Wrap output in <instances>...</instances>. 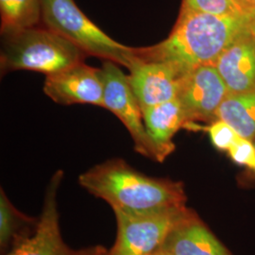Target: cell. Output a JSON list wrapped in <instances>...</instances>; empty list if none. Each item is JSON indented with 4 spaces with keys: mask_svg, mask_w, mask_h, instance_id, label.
Returning a JSON list of instances; mask_svg holds the SVG:
<instances>
[{
    "mask_svg": "<svg viewBox=\"0 0 255 255\" xmlns=\"http://www.w3.org/2000/svg\"><path fill=\"white\" fill-rule=\"evenodd\" d=\"M255 12L216 15L181 8L169 36L154 46L135 48L139 59L162 61L185 74L201 65H215L222 52L252 30Z\"/></svg>",
    "mask_w": 255,
    "mask_h": 255,
    "instance_id": "1",
    "label": "cell"
},
{
    "mask_svg": "<svg viewBox=\"0 0 255 255\" xmlns=\"http://www.w3.org/2000/svg\"><path fill=\"white\" fill-rule=\"evenodd\" d=\"M79 183L114 211L144 214L186 205L181 182L149 177L115 158L93 166L79 177Z\"/></svg>",
    "mask_w": 255,
    "mask_h": 255,
    "instance_id": "2",
    "label": "cell"
},
{
    "mask_svg": "<svg viewBox=\"0 0 255 255\" xmlns=\"http://www.w3.org/2000/svg\"><path fill=\"white\" fill-rule=\"evenodd\" d=\"M3 36L2 74L30 70L47 76L83 63L86 56L78 46L46 27H30Z\"/></svg>",
    "mask_w": 255,
    "mask_h": 255,
    "instance_id": "3",
    "label": "cell"
},
{
    "mask_svg": "<svg viewBox=\"0 0 255 255\" xmlns=\"http://www.w3.org/2000/svg\"><path fill=\"white\" fill-rule=\"evenodd\" d=\"M42 21L47 28L67 39L86 55L112 61L128 68L134 48L112 39L94 24L74 0H41Z\"/></svg>",
    "mask_w": 255,
    "mask_h": 255,
    "instance_id": "4",
    "label": "cell"
},
{
    "mask_svg": "<svg viewBox=\"0 0 255 255\" xmlns=\"http://www.w3.org/2000/svg\"><path fill=\"white\" fill-rule=\"evenodd\" d=\"M118 236L110 255H151L160 251L165 240L194 211L185 206L144 214L114 211Z\"/></svg>",
    "mask_w": 255,
    "mask_h": 255,
    "instance_id": "5",
    "label": "cell"
},
{
    "mask_svg": "<svg viewBox=\"0 0 255 255\" xmlns=\"http://www.w3.org/2000/svg\"><path fill=\"white\" fill-rule=\"evenodd\" d=\"M112 61H105L101 71L104 81V108L111 111L127 128L132 138L134 149L159 163L154 144L146 131L143 112L131 89L128 76Z\"/></svg>",
    "mask_w": 255,
    "mask_h": 255,
    "instance_id": "6",
    "label": "cell"
},
{
    "mask_svg": "<svg viewBox=\"0 0 255 255\" xmlns=\"http://www.w3.org/2000/svg\"><path fill=\"white\" fill-rule=\"evenodd\" d=\"M226 84L215 65H201L183 74L177 99L189 122H213L228 96Z\"/></svg>",
    "mask_w": 255,
    "mask_h": 255,
    "instance_id": "7",
    "label": "cell"
},
{
    "mask_svg": "<svg viewBox=\"0 0 255 255\" xmlns=\"http://www.w3.org/2000/svg\"><path fill=\"white\" fill-rule=\"evenodd\" d=\"M128 69V81L143 114L151 107L177 98L183 74L173 64L142 60L135 55Z\"/></svg>",
    "mask_w": 255,
    "mask_h": 255,
    "instance_id": "8",
    "label": "cell"
},
{
    "mask_svg": "<svg viewBox=\"0 0 255 255\" xmlns=\"http://www.w3.org/2000/svg\"><path fill=\"white\" fill-rule=\"evenodd\" d=\"M44 92L59 104H91L104 108V81L101 68L92 67L84 62L58 73L47 75Z\"/></svg>",
    "mask_w": 255,
    "mask_h": 255,
    "instance_id": "9",
    "label": "cell"
},
{
    "mask_svg": "<svg viewBox=\"0 0 255 255\" xmlns=\"http://www.w3.org/2000/svg\"><path fill=\"white\" fill-rule=\"evenodd\" d=\"M64 172L59 170L46 189L44 206L34 233L19 241L8 255H68L69 250L61 236L57 194Z\"/></svg>",
    "mask_w": 255,
    "mask_h": 255,
    "instance_id": "10",
    "label": "cell"
},
{
    "mask_svg": "<svg viewBox=\"0 0 255 255\" xmlns=\"http://www.w3.org/2000/svg\"><path fill=\"white\" fill-rule=\"evenodd\" d=\"M215 66L229 94L255 91V37L252 30L228 46Z\"/></svg>",
    "mask_w": 255,
    "mask_h": 255,
    "instance_id": "11",
    "label": "cell"
},
{
    "mask_svg": "<svg viewBox=\"0 0 255 255\" xmlns=\"http://www.w3.org/2000/svg\"><path fill=\"white\" fill-rule=\"evenodd\" d=\"M162 249L169 255H233L195 212L174 228Z\"/></svg>",
    "mask_w": 255,
    "mask_h": 255,
    "instance_id": "12",
    "label": "cell"
},
{
    "mask_svg": "<svg viewBox=\"0 0 255 255\" xmlns=\"http://www.w3.org/2000/svg\"><path fill=\"white\" fill-rule=\"evenodd\" d=\"M143 118L146 131L157 149L159 163H163L175 149L174 135L188 123L182 104L176 98L151 107L143 114Z\"/></svg>",
    "mask_w": 255,
    "mask_h": 255,
    "instance_id": "13",
    "label": "cell"
},
{
    "mask_svg": "<svg viewBox=\"0 0 255 255\" xmlns=\"http://www.w3.org/2000/svg\"><path fill=\"white\" fill-rule=\"evenodd\" d=\"M217 119L225 121L248 140L255 139V91L229 94L217 113Z\"/></svg>",
    "mask_w": 255,
    "mask_h": 255,
    "instance_id": "14",
    "label": "cell"
},
{
    "mask_svg": "<svg viewBox=\"0 0 255 255\" xmlns=\"http://www.w3.org/2000/svg\"><path fill=\"white\" fill-rule=\"evenodd\" d=\"M1 34L37 27L42 20L41 0H0Z\"/></svg>",
    "mask_w": 255,
    "mask_h": 255,
    "instance_id": "15",
    "label": "cell"
},
{
    "mask_svg": "<svg viewBox=\"0 0 255 255\" xmlns=\"http://www.w3.org/2000/svg\"><path fill=\"white\" fill-rule=\"evenodd\" d=\"M182 8L216 15H241L255 12L239 0H182Z\"/></svg>",
    "mask_w": 255,
    "mask_h": 255,
    "instance_id": "16",
    "label": "cell"
},
{
    "mask_svg": "<svg viewBox=\"0 0 255 255\" xmlns=\"http://www.w3.org/2000/svg\"><path fill=\"white\" fill-rule=\"evenodd\" d=\"M22 216L17 210L13 207L5 192L1 188L0 190V245L5 248L13 237L17 235L19 227L22 221L28 219Z\"/></svg>",
    "mask_w": 255,
    "mask_h": 255,
    "instance_id": "17",
    "label": "cell"
},
{
    "mask_svg": "<svg viewBox=\"0 0 255 255\" xmlns=\"http://www.w3.org/2000/svg\"><path fill=\"white\" fill-rule=\"evenodd\" d=\"M203 128L209 133L213 145L219 150L228 151L240 136L233 128L221 119H216L211 122L210 126Z\"/></svg>",
    "mask_w": 255,
    "mask_h": 255,
    "instance_id": "18",
    "label": "cell"
},
{
    "mask_svg": "<svg viewBox=\"0 0 255 255\" xmlns=\"http://www.w3.org/2000/svg\"><path fill=\"white\" fill-rule=\"evenodd\" d=\"M227 152L236 164L244 165L255 173V145L253 141L239 136Z\"/></svg>",
    "mask_w": 255,
    "mask_h": 255,
    "instance_id": "19",
    "label": "cell"
},
{
    "mask_svg": "<svg viewBox=\"0 0 255 255\" xmlns=\"http://www.w3.org/2000/svg\"><path fill=\"white\" fill-rule=\"evenodd\" d=\"M108 252L101 247H94L81 251H70L68 255H106Z\"/></svg>",
    "mask_w": 255,
    "mask_h": 255,
    "instance_id": "20",
    "label": "cell"
},
{
    "mask_svg": "<svg viewBox=\"0 0 255 255\" xmlns=\"http://www.w3.org/2000/svg\"><path fill=\"white\" fill-rule=\"evenodd\" d=\"M245 4H246L248 9H250L255 12V0H247Z\"/></svg>",
    "mask_w": 255,
    "mask_h": 255,
    "instance_id": "21",
    "label": "cell"
},
{
    "mask_svg": "<svg viewBox=\"0 0 255 255\" xmlns=\"http://www.w3.org/2000/svg\"><path fill=\"white\" fill-rule=\"evenodd\" d=\"M169 255L164 250H163V249H161L160 251H158V252H156L155 254H153V255Z\"/></svg>",
    "mask_w": 255,
    "mask_h": 255,
    "instance_id": "22",
    "label": "cell"
},
{
    "mask_svg": "<svg viewBox=\"0 0 255 255\" xmlns=\"http://www.w3.org/2000/svg\"><path fill=\"white\" fill-rule=\"evenodd\" d=\"M252 32H253V34L255 35V17L254 19V22H253V25H252Z\"/></svg>",
    "mask_w": 255,
    "mask_h": 255,
    "instance_id": "23",
    "label": "cell"
},
{
    "mask_svg": "<svg viewBox=\"0 0 255 255\" xmlns=\"http://www.w3.org/2000/svg\"><path fill=\"white\" fill-rule=\"evenodd\" d=\"M239 1H240V2H241V3H243V4H244V5H245V6H246V4H245V3H246L247 0H239ZM246 7H247V6H246Z\"/></svg>",
    "mask_w": 255,
    "mask_h": 255,
    "instance_id": "24",
    "label": "cell"
},
{
    "mask_svg": "<svg viewBox=\"0 0 255 255\" xmlns=\"http://www.w3.org/2000/svg\"><path fill=\"white\" fill-rule=\"evenodd\" d=\"M106 255H110L109 252H108V253H107V254H106Z\"/></svg>",
    "mask_w": 255,
    "mask_h": 255,
    "instance_id": "25",
    "label": "cell"
},
{
    "mask_svg": "<svg viewBox=\"0 0 255 255\" xmlns=\"http://www.w3.org/2000/svg\"></svg>",
    "mask_w": 255,
    "mask_h": 255,
    "instance_id": "26",
    "label": "cell"
}]
</instances>
